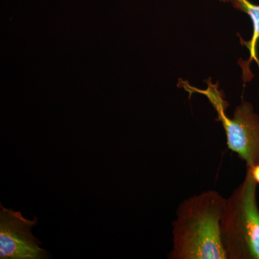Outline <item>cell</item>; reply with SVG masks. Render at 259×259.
I'll return each mask as SVG.
<instances>
[{
	"mask_svg": "<svg viewBox=\"0 0 259 259\" xmlns=\"http://www.w3.org/2000/svg\"><path fill=\"white\" fill-rule=\"evenodd\" d=\"M226 199L207 191L186 199L173 223L172 259H227L221 238Z\"/></svg>",
	"mask_w": 259,
	"mask_h": 259,
	"instance_id": "6da1fadb",
	"label": "cell"
},
{
	"mask_svg": "<svg viewBox=\"0 0 259 259\" xmlns=\"http://www.w3.org/2000/svg\"><path fill=\"white\" fill-rule=\"evenodd\" d=\"M257 184L247 170L243 182L226 199L221 238L228 259H259Z\"/></svg>",
	"mask_w": 259,
	"mask_h": 259,
	"instance_id": "7a4b0ae2",
	"label": "cell"
},
{
	"mask_svg": "<svg viewBox=\"0 0 259 259\" xmlns=\"http://www.w3.org/2000/svg\"><path fill=\"white\" fill-rule=\"evenodd\" d=\"M206 83L205 90L194 88L182 79L179 81L178 86L185 89L190 95L199 93L207 97L218 113L216 120L222 122L228 148L245 162L247 168L258 164L259 115L255 113L253 105L242 101L231 118L226 115V110L229 105L225 100L223 90H219V83H213L211 78L206 80Z\"/></svg>",
	"mask_w": 259,
	"mask_h": 259,
	"instance_id": "3957f363",
	"label": "cell"
},
{
	"mask_svg": "<svg viewBox=\"0 0 259 259\" xmlns=\"http://www.w3.org/2000/svg\"><path fill=\"white\" fill-rule=\"evenodd\" d=\"M23 217L20 211L0 205V258L45 259L51 258L47 250L40 248V241L32 235L37 224Z\"/></svg>",
	"mask_w": 259,
	"mask_h": 259,
	"instance_id": "277c9868",
	"label": "cell"
},
{
	"mask_svg": "<svg viewBox=\"0 0 259 259\" xmlns=\"http://www.w3.org/2000/svg\"><path fill=\"white\" fill-rule=\"evenodd\" d=\"M231 4L234 7L235 9L248 15L253 24V35L250 40H245L241 35L238 34L241 45L246 47L250 54V57L248 60L243 61L241 59L238 60V64L243 71L242 79L245 84L251 81L254 76L250 70V63L255 61L258 66L259 69V58L257 51L259 41V5L253 4L249 0H234Z\"/></svg>",
	"mask_w": 259,
	"mask_h": 259,
	"instance_id": "5b68a950",
	"label": "cell"
},
{
	"mask_svg": "<svg viewBox=\"0 0 259 259\" xmlns=\"http://www.w3.org/2000/svg\"><path fill=\"white\" fill-rule=\"evenodd\" d=\"M247 170L250 172L257 185H259V163L255 166L248 167Z\"/></svg>",
	"mask_w": 259,
	"mask_h": 259,
	"instance_id": "8992f818",
	"label": "cell"
},
{
	"mask_svg": "<svg viewBox=\"0 0 259 259\" xmlns=\"http://www.w3.org/2000/svg\"><path fill=\"white\" fill-rule=\"evenodd\" d=\"M221 2H223V3H233L234 0H220Z\"/></svg>",
	"mask_w": 259,
	"mask_h": 259,
	"instance_id": "52a82bcc",
	"label": "cell"
}]
</instances>
